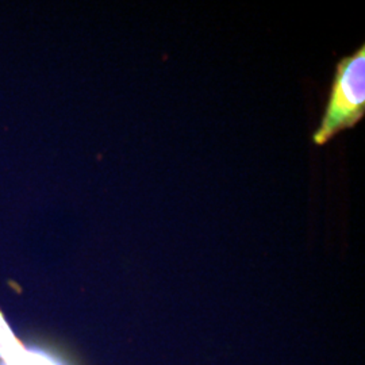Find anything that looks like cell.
I'll return each mask as SVG.
<instances>
[{"label": "cell", "mask_w": 365, "mask_h": 365, "mask_svg": "<svg viewBox=\"0 0 365 365\" xmlns=\"http://www.w3.org/2000/svg\"><path fill=\"white\" fill-rule=\"evenodd\" d=\"M0 365H66L51 353L38 348H22L13 357L1 360Z\"/></svg>", "instance_id": "7a4b0ae2"}, {"label": "cell", "mask_w": 365, "mask_h": 365, "mask_svg": "<svg viewBox=\"0 0 365 365\" xmlns=\"http://www.w3.org/2000/svg\"><path fill=\"white\" fill-rule=\"evenodd\" d=\"M24 348L15 337H14L11 329L4 321L3 315L0 313V357L1 360H7L13 357L14 354L19 352Z\"/></svg>", "instance_id": "3957f363"}, {"label": "cell", "mask_w": 365, "mask_h": 365, "mask_svg": "<svg viewBox=\"0 0 365 365\" xmlns=\"http://www.w3.org/2000/svg\"><path fill=\"white\" fill-rule=\"evenodd\" d=\"M364 115L365 45H361L337 63L324 117L313 134L314 144H327L341 131L354 128Z\"/></svg>", "instance_id": "6da1fadb"}]
</instances>
